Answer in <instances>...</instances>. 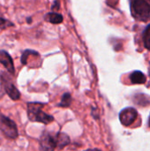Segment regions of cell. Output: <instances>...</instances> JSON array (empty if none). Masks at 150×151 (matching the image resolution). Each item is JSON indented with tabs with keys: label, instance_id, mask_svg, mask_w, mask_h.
Segmentation results:
<instances>
[{
	"label": "cell",
	"instance_id": "3",
	"mask_svg": "<svg viewBox=\"0 0 150 151\" xmlns=\"http://www.w3.org/2000/svg\"><path fill=\"white\" fill-rule=\"evenodd\" d=\"M0 130L8 139H16L19 135L14 121L0 112Z\"/></svg>",
	"mask_w": 150,
	"mask_h": 151
},
{
	"label": "cell",
	"instance_id": "13",
	"mask_svg": "<svg viewBox=\"0 0 150 151\" xmlns=\"http://www.w3.org/2000/svg\"><path fill=\"white\" fill-rule=\"evenodd\" d=\"M11 26H13V24L11 21L0 17V28H6Z\"/></svg>",
	"mask_w": 150,
	"mask_h": 151
},
{
	"label": "cell",
	"instance_id": "7",
	"mask_svg": "<svg viewBox=\"0 0 150 151\" xmlns=\"http://www.w3.org/2000/svg\"><path fill=\"white\" fill-rule=\"evenodd\" d=\"M0 63L5 67V69L11 74H14L15 69L11 57L5 50H0Z\"/></svg>",
	"mask_w": 150,
	"mask_h": 151
},
{
	"label": "cell",
	"instance_id": "12",
	"mask_svg": "<svg viewBox=\"0 0 150 151\" xmlns=\"http://www.w3.org/2000/svg\"><path fill=\"white\" fill-rule=\"evenodd\" d=\"M71 103H72V97H71L70 94L66 93V94H64V96H62L61 103L58 105L61 107H68V106H70Z\"/></svg>",
	"mask_w": 150,
	"mask_h": 151
},
{
	"label": "cell",
	"instance_id": "14",
	"mask_svg": "<svg viewBox=\"0 0 150 151\" xmlns=\"http://www.w3.org/2000/svg\"><path fill=\"white\" fill-rule=\"evenodd\" d=\"M4 88H3V85L0 83V98H2L3 97V96L4 95Z\"/></svg>",
	"mask_w": 150,
	"mask_h": 151
},
{
	"label": "cell",
	"instance_id": "9",
	"mask_svg": "<svg viewBox=\"0 0 150 151\" xmlns=\"http://www.w3.org/2000/svg\"><path fill=\"white\" fill-rule=\"evenodd\" d=\"M56 140H57V148L63 149L64 147L67 146L70 142V139L68 135L63 133H58L56 134Z\"/></svg>",
	"mask_w": 150,
	"mask_h": 151
},
{
	"label": "cell",
	"instance_id": "16",
	"mask_svg": "<svg viewBox=\"0 0 150 151\" xmlns=\"http://www.w3.org/2000/svg\"><path fill=\"white\" fill-rule=\"evenodd\" d=\"M149 1H150V0H149Z\"/></svg>",
	"mask_w": 150,
	"mask_h": 151
},
{
	"label": "cell",
	"instance_id": "10",
	"mask_svg": "<svg viewBox=\"0 0 150 151\" xmlns=\"http://www.w3.org/2000/svg\"><path fill=\"white\" fill-rule=\"evenodd\" d=\"M45 19L52 24H59L63 21V17L61 14L57 12H50L45 16Z\"/></svg>",
	"mask_w": 150,
	"mask_h": 151
},
{
	"label": "cell",
	"instance_id": "11",
	"mask_svg": "<svg viewBox=\"0 0 150 151\" xmlns=\"http://www.w3.org/2000/svg\"><path fill=\"white\" fill-rule=\"evenodd\" d=\"M142 38H143V43L145 48L150 50V24L145 28Z\"/></svg>",
	"mask_w": 150,
	"mask_h": 151
},
{
	"label": "cell",
	"instance_id": "15",
	"mask_svg": "<svg viewBox=\"0 0 150 151\" xmlns=\"http://www.w3.org/2000/svg\"><path fill=\"white\" fill-rule=\"evenodd\" d=\"M149 127H150V116H149Z\"/></svg>",
	"mask_w": 150,
	"mask_h": 151
},
{
	"label": "cell",
	"instance_id": "4",
	"mask_svg": "<svg viewBox=\"0 0 150 151\" xmlns=\"http://www.w3.org/2000/svg\"><path fill=\"white\" fill-rule=\"evenodd\" d=\"M0 81L1 84L3 85V88L5 91V93L9 96V97L14 101L19 100L20 97V93L19 91L16 88L15 85L12 83L11 77L4 72H1L0 73Z\"/></svg>",
	"mask_w": 150,
	"mask_h": 151
},
{
	"label": "cell",
	"instance_id": "8",
	"mask_svg": "<svg viewBox=\"0 0 150 151\" xmlns=\"http://www.w3.org/2000/svg\"><path fill=\"white\" fill-rule=\"evenodd\" d=\"M129 78L133 84H143L147 81L146 75L141 71H133L130 74Z\"/></svg>",
	"mask_w": 150,
	"mask_h": 151
},
{
	"label": "cell",
	"instance_id": "1",
	"mask_svg": "<svg viewBox=\"0 0 150 151\" xmlns=\"http://www.w3.org/2000/svg\"><path fill=\"white\" fill-rule=\"evenodd\" d=\"M43 104L41 103H28L27 104V116L29 120L34 122H40L43 124H50L54 120V118L42 111Z\"/></svg>",
	"mask_w": 150,
	"mask_h": 151
},
{
	"label": "cell",
	"instance_id": "6",
	"mask_svg": "<svg viewBox=\"0 0 150 151\" xmlns=\"http://www.w3.org/2000/svg\"><path fill=\"white\" fill-rule=\"evenodd\" d=\"M40 148L43 150H53L57 148L56 135L50 134H44L40 140Z\"/></svg>",
	"mask_w": 150,
	"mask_h": 151
},
{
	"label": "cell",
	"instance_id": "2",
	"mask_svg": "<svg viewBox=\"0 0 150 151\" xmlns=\"http://www.w3.org/2000/svg\"><path fill=\"white\" fill-rule=\"evenodd\" d=\"M133 16L140 21H147L150 17V5L146 0H133L131 3Z\"/></svg>",
	"mask_w": 150,
	"mask_h": 151
},
{
	"label": "cell",
	"instance_id": "5",
	"mask_svg": "<svg viewBox=\"0 0 150 151\" xmlns=\"http://www.w3.org/2000/svg\"><path fill=\"white\" fill-rule=\"evenodd\" d=\"M137 116H138L137 111L134 108L129 107V108H126L120 111L119 120L123 126L128 127V126H131L136 120Z\"/></svg>",
	"mask_w": 150,
	"mask_h": 151
}]
</instances>
